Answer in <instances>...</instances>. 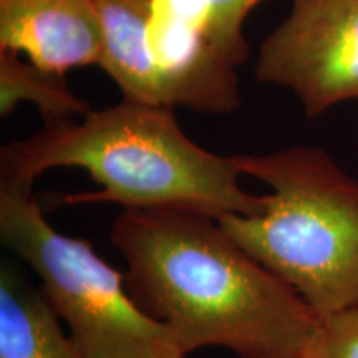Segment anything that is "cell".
Instances as JSON below:
<instances>
[{"label": "cell", "instance_id": "6da1fadb", "mask_svg": "<svg viewBox=\"0 0 358 358\" xmlns=\"http://www.w3.org/2000/svg\"><path fill=\"white\" fill-rule=\"evenodd\" d=\"M110 243L127 289L187 355L221 347L237 358H303L320 319L285 280L227 234L217 217L181 208L123 209Z\"/></svg>", "mask_w": 358, "mask_h": 358}, {"label": "cell", "instance_id": "7a4b0ae2", "mask_svg": "<svg viewBox=\"0 0 358 358\" xmlns=\"http://www.w3.org/2000/svg\"><path fill=\"white\" fill-rule=\"evenodd\" d=\"M53 168H82L101 186L64 196L65 204L181 208L214 217L259 216L267 204L266 194L241 186L231 156L192 141L168 106L123 100L80 120H48L27 140L0 148L3 176L34 185Z\"/></svg>", "mask_w": 358, "mask_h": 358}, {"label": "cell", "instance_id": "3957f363", "mask_svg": "<svg viewBox=\"0 0 358 358\" xmlns=\"http://www.w3.org/2000/svg\"><path fill=\"white\" fill-rule=\"evenodd\" d=\"M231 161L271 194L259 216L217 217L227 234L297 290L320 320L357 307V179L315 146L232 155Z\"/></svg>", "mask_w": 358, "mask_h": 358}, {"label": "cell", "instance_id": "277c9868", "mask_svg": "<svg viewBox=\"0 0 358 358\" xmlns=\"http://www.w3.org/2000/svg\"><path fill=\"white\" fill-rule=\"evenodd\" d=\"M0 241L32 267L53 310L88 358H185L168 327L138 307L124 275L88 241L53 229L34 185L0 174Z\"/></svg>", "mask_w": 358, "mask_h": 358}, {"label": "cell", "instance_id": "5b68a950", "mask_svg": "<svg viewBox=\"0 0 358 358\" xmlns=\"http://www.w3.org/2000/svg\"><path fill=\"white\" fill-rule=\"evenodd\" d=\"M254 73L290 90L308 118L358 100V0H292L259 48Z\"/></svg>", "mask_w": 358, "mask_h": 358}, {"label": "cell", "instance_id": "8992f818", "mask_svg": "<svg viewBox=\"0 0 358 358\" xmlns=\"http://www.w3.org/2000/svg\"><path fill=\"white\" fill-rule=\"evenodd\" d=\"M148 43L171 108L203 113L239 108L236 66L209 38L206 0H151Z\"/></svg>", "mask_w": 358, "mask_h": 358}, {"label": "cell", "instance_id": "52a82bcc", "mask_svg": "<svg viewBox=\"0 0 358 358\" xmlns=\"http://www.w3.org/2000/svg\"><path fill=\"white\" fill-rule=\"evenodd\" d=\"M0 50L24 53L60 75L98 66L103 29L96 0H0Z\"/></svg>", "mask_w": 358, "mask_h": 358}, {"label": "cell", "instance_id": "ba28073f", "mask_svg": "<svg viewBox=\"0 0 358 358\" xmlns=\"http://www.w3.org/2000/svg\"><path fill=\"white\" fill-rule=\"evenodd\" d=\"M103 29L100 69L123 100L168 106L166 90L148 43L151 0H96Z\"/></svg>", "mask_w": 358, "mask_h": 358}, {"label": "cell", "instance_id": "9c48e42d", "mask_svg": "<svg viewBox=\"0 0 358 358\" xmlns=\"http://www.w3.org/2000/svg\"><path fill=\"white\" fill-rule=\"evenodd\" d=\"M50 303L10 262L0 267V358H88Z\"/></svg>", "mask_w": 358, "mask_h": 358}, {"label": "cell", "instance_id": "30bf717a", "mask_svg": "<svg viewBox=\"0 0 358 358\" xmlns=\"http://www.w3.org/2000/svg\"><path fill=\"white\" fill-rule=\"evenodd\" d=\"M25 101L37 106L43 122L93 111L88 101L71 92L64 75L24 60L17 52L0 50V116L7 118Z\"/></svg>", "mask_w": 358, "mask_h": 358}, {"label": "cell", "instance_id": "8fae6325", "mask_svg": "<svg viewBox=\"0 0 358 358\" xmlns=\"http://www.w3.org/2000/svg\"><path fill=\"white\" fill-rule=\"evenodd\" d=\"M259 2L261 0H206L209 8V38L236 69L248 58L243 27Z\"/></svg>", "mask_w": 358, "mask_h": 358}, {"label": "cell", "instance_id": "7c38bea8", "mask_svg": "<svg viewBox=\"0 0 358 358\" xmlns=\"http://www.w3.org/2000/svg\"><path fill=\"white\" fill-rule=\"evenodd\" d=\"M313 358H358V306L320 322Z\"/></svg>", "mask_w": 358, "mask_h": 358}, {"label": "cell", "instance_id": "4fadbf2b", "mask_svg": "<svg viewBox=\"0 0 358 358\" xmlns=\"http://www.w3.org/2000/svg\"><path fill=\"white\" fill-rule=\"evenodd\" d=\"M303 358H313V357H312V355H308V357H303Z\"/></svg>", "mask_w": 358, "mask_h": 358}]
</instances>
